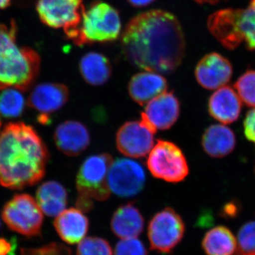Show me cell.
Instances as JSON below:
<instances>
[{"label":"cell","instance_id":"obj_3","mask_svg":"<svg viewBox=\"0 0 255 255\" xmlns=\"http://www.w3.org/2000/svg\"><path fill=\"white\" fill-rule=\"evenodd\" d=\"M16 33L14 21L9 26L0 24V90L14 88L26 91L39 73V55L31 48H18Z\"/></svg>","mask_w":255,"mask_h":255},{"label":"cell","instance_id":"obj_13","mask_svg":"<svg viewBox=\"0 0 255 255\" xmlns=\"http://www.w3.org/2000/svg\"><path fill=\"white\" fill-rule=\"evenodd\" d=\"M154 143V134L140 121L126 122L116 135V145L119 152L133 158L145 157L150 153Z\"/></svg>","mask_w":255,"mask_h":255},{"label":"cell","instance_id":"obj_7","mask_svg":"<svg viewBox=\"0 0 255 255\" xmlns=\"http://www.w3.org/2000/svg\"><path fill=\"white\" fill-rule=\"evenodd\" d=\"M147 166L154 177L169 183L182 182L189 173L182 150L174 142L160 139L149 153Z\"/></svg>","mask_w":255,"mask_h":255},{"label":"cell","instance_id":"obj_20","mask_svg":"<svg viewBox=\"0 0 255 255\" xmlns=\"http://www.w3.org/2000/svg\"><path fill=\"white\" fill-rule=\"evenodd\" d=\"M89 220L82 211L78 209H65L56 216L54 227L58 236L70 245L80 243L88 232Z\"/></svg>","mask_w":255,"mask_h":255},{"label":"cell","instance_id":"obj_26","mask_svg":"<svg viewBox=\"0 0 255 255\" xmlns=\"http://www.w3.org/2000/svg\"><path fill=\"white\" fill-rule=\"evenodd\" d=\"M241 100L248 107L255 108V70H248L235 83Z\"/></svg>","mask_w":255,"mask_h":255},{"label":"cell","instance_id":"obj_22","mask_svg":"<svg viewBox=\"0 0 255 255\" xmlns=\"http://www.w3.org/2000/svg\"><path fill=\"white\" fill-rule=\"evenodd\" d=\"M36 201L43 214L55 217L65 211L68 204V192L59 182L48 181L38 187Z\"/></svg>","mask_w":255,"mask_h":255},{"label":"cell","instance_id":"obj_23","mask_svg":"<svg viewBox=\"0 0 255 255\" xmlns=\"http://www.w3.org/2000/svg\"><path fill=\"white\" fill-rule=\"evenodd\" d=\"M80 72L85 81L92 86L105 85L112 75L110 60L100 53L90 52L80 62Z\"/></svg>","mask_w":255,"mask_h":255},{"label":"cell","instance_id":"obj_2","mask_svg":"<svg viewBox=\"0 0 255 255\" xmlns=\"http://www.w3.org/2000/svg\"><path fill=\"white\" fill-rule=\"evenodd\" d=\"M48 152L36 130L23 123H10L0 132V186L21 189L44 176Z\"/></svg>","mask_w":255,"mask_h":255},{"label":"cell","instance_id":"obj_19","mask_svg":"<svg viewBox=\"0 0 255 255\" xmlns=\"http://www.w3.org/2000/svg\"><path fill=\"white\" fill-rule=\"evenodd\" d=\"M144 225L143 216L132 203L119 206L111 220L112 232L121 239L138 237L143 231Z\"/></svg>","mask_w":255,"mask_h":255},{"label":"cell","instance_id":"obj_16","mask_svg":"<svg viewBox=\"0 0 255 255\" xmlns=\"http://www.w3.org/2000/svg\"><path fill=\"white\" fill-rule=\"evenodd\" d=\"M55 145L68 156H78L90 145V134L86 126L77 121H66L55 129Z\"/></svg>","mask_w":255,"mask_h":255},{"label":"cell","instance_id":"obj_37","mask_svg":"<svg viewBox=\"0 0 255 255\" xmlns=\"http://www.w3.org/2000/svg\"><path fill=\"white\" fill-rule=\"evenodd\" d=\"M11 0H0V9H6L11 4Z\"/></svg>","mask_w":255,"mask_h":255},{"label":"cell","instance_id":"obj_8","mask_svg":"<svg viewBox=\"0 0 255 255\" xmlns=\"http://www.w3.org/2000/svg\"><path fill=\"white\" fill-rule=\"evenodd\" d=\"M185 233V223L180 215L166 207L152 216L147 227V237L152 251L169 254L180 243Z\"/></svg>","mask_w":255,"mask_h":255},{"label":"cell","instance_id":"obj_24","mask_svg":"<svg viewBox=\"0 0 255 255\" xmlns=\"http://www.w3.org/2000/svg\"><path fill=\"white\" fill-rule=\"evenodd\" d=\"M201 246L207 255H233L237 251L236 237L231 230L223 226H216L208 231Z\"/></svg>","mask_w":255,"mask_h":255},{"label":"cell","instance_id":"obj_11","mask_svg":"<svg viewBox=\"0 0 255 255\" xmlns=\"http://www.w3.org/2000/svg\"><path fill=\"white\" fill-rule=\"evenodd\" d=\"M146 176L143 167L132 159H117L109 171L110 190L120 197H132L145 187Z\"/></svg>","mask_w":255,"mask_h":255},{"label":"cell","instance_id":"obj_30","mask_svg":"<svg viewBox=\"0 0 255 255\" xmlns=\"http://www.w3.org/2000/svg\"><path fill=\"white\" fill-rule=\"evenodd\" d=\"M20 255H72V251L65 245L53 243L41 248H23Z\"/></svg>","mask_w":255,"mask_h":255},{"label":"cell","instance_id":"obj_21","mask_svg":"<svg viewBox=\"0 0 255 255\" xmlns=\"http://www.w3.org/2000/svg\"><path fill=\"white\" fill-rule=\"evenodd\" d=\"M203 148L212 157L221 158L231 154L236 145V137L230 128L214 124L208 128L201 139Z\"/></svg>","mask_w":255,"mask_h":255},{"label":"cell","instance_id":"obj_18","mask_svg":"<svg viewBox=\"0 0 255 255\" xmlns=\"http://www.w3.org/2000/svg\"><path fill=\"white\" fill-rule=\"evenodd\" d=\"M208 108L210 115L218 122L232 124L241 115V100L232 87L223 86L211 96Z\"/></svg>","mask_w":255,"mask_h":255},{"label":"cell","instance_id":"obj_39","mask_svg":"<svg viewBox=\"0 0 255 255\" xmlns=\"http://www.w3.org/2000/svg\"><path fill=\"white\" fill-rule=\"evenodd\" d=\"M0 127H1V122H0Z\"/></svg>","mask_w":255,"mask_h":255},{"label":"cell","instance_id":"obj_38","mask_svg":"<svg viewBox=\"0 0 255 255\" xmlns=\"http://www.w3.org/2000/svg\"><path fill=\"white\" fill-rule=\"evenodd\" d=\"M233 255H255V253H251V254H243V253H240V252L236 251V253Z\"/></svg>","mask_w":255,"mask_h":255},{"label":"cell","instance_id":"obj_25","mask_svg":"<svg viewBox=\"0 0 255 255\" xmlns=\"http://www.w3.org/2000/svg\"><path fill=\"white\" fill-rule=\"evenodd\" d=\"M25 104L21 91L14 88L5 89L0 93V116L6 119L16 118L22 114Z\"/></svg>","mask_w":255,"mask_h":255},{"label":"cell","instance_id":"obj_15","mask_svg":"<svg viewBox=\"0 0 255 255\" xmlns=\"http://www.w3.org/2000/svg\"><path fill=\"white\" fill-rule=\"evenodd\" d=\"M69 90L59 83H43L34 87L28 99V105L41 114L42 122L46 123L48 114L55 113L67 103Z\"/></svg>","mask_w":255,"mask_h":255},{"label":"cell","instance_id":"obj_33","mask_svg":"<svg viewBox=\"0 0 255 255\" xmlns=\"http://www.w3.org/2000/svg\"><path fill=\"white\" fill-rule=\"evenodd\" d=\"M238 214V206L236 203L231 202L228 203L226 205L223 206L222 210H221V216L225 218H232L236 217Z\"/></svg>","mask_w":255,"mask_h":255},{"label":"cell","instance_id":"obj_9","mask_svg":"<svg viewBox=\"0 0 255 255\" xmlns=\"http://www.w3.org/2000/svg\"><path fill=\"white\" fill-rule=\"evenodd\" d=\"M1 216L10 229L23 236L32 237L41 233L43 212L28 194L15 195L4 206Z\"/></svg>","mask_w":255,"mask_h":255},{"label":"cell","instance_id":"obj_34","mask_svg":"<svg viewBox=\"0 0 255 255\" xmlns=\"http://www.w3.org/2000/svg\"><path fill=\"white\" fill-rule=\"evenodd\" d=\"M14 243L8 242L4 238H0V255H11L14 251Z\"/></svg>","mask_w":255,"mask_h":255},{"label":"cell","instance_id":"obj_5","mask_svg":"<svg viewBox=\"0 0 255 255\" xmlns=\"http://www.w3.org/2000/svg\"><path fill=\"white\" fill-rule=\"evenodd\" d=\"M122 21L118 11L108 3L96 1L82 11L81 22L73 41L77 46L116 41Z\"/></svg>","mask_w":255,"mask_h":255},{"label":"cell","instance_id":"obj_32","mask_svg":"<svg viewBox=\"0 0 255 255\" xmlns=\"http://www.w3.org/2000/svg\"><path fill=\"white\" fill-rule=\"evenodd\" d=\"M76 206L78 209L83 213L90 212L94 207L93 200L85 196H78L76 201Z\"/></svg>","mask_w":255,"mask_h":255},{"label":"cell","instance_id":"obj_29","mask_svg":"<svg viewBox=\"0 0 255 255\" xmlns=\"http://www.w3.org/2000/svg\"><path fill=\"white\" fill-rule=\"evenodd\" d=\"M114 255H147L143 243L137 238L122 239L117 243Z\"/></svg>","mask_w":255,"mask_h":255},{"label":"cell","instance_id":"obj_14","mask_svg":"<svg viewBox=\"0 0 255 255\" xmlns=\"http://www.w3.org/2000/svg\"><path fill=\"white\" fill-rule=\"evenodd\" d=\"M233 67L229 60L216 53L205 55L195 69L198 83L206 90L221 88L231 80Z\"/></svg>","mask_w":255,"mask_h":255},{"label":"cell","instance_id":"obj_35","mask_svg":"<svg viewBox=\"0 0 255 255\" xmlns=\"http://www.w3.org/2000/svg\"><path fill=\"white\" fill-rule=\"evenodd\" d=\"M129 4L135 7H142L153 2L155 0H127Z\"/></svg>","mask_w":255,"mask_h":255},{"label":"cell","instance_id":"obj_31","mask_svg":"<svg viewBox=\"0 0 255 255\" xmlns=\"http://www.w3.org/2000/svg\"><path fill=\"white\" fill-rule=\"evenodd\" d=\"M244 130L247 138L255 144V108L247 114L244 122Z\"/></svg>","mask_w":255,"mask_h":255},{"label":"cell","instance_id":"obj_27","mask_svg":"<svg viewBox=\"0 0 255 255\" xmlns=\"http://www.w3.org/2000/svg\"><path fill=\"white\" fill-rule=\"evenodd\" d=\"M76 255H113V251L104 238L88 237L79 243Z\"/></svg>","mask_w":255,"mask_h":255},{"label":"cell","instance_id":"obj_17","mask_svg":"<svg viewBox=\"0 0 255 255\" xmlns=\"http://www.w3.org/2000/svg\"><path fill=\"white\" fill-rule=\"evenodd\" d=\"M168 84L162 75L145 71L135 74L128 85V92L135 103L143 106L167 91Z\"/></svg>","mask_w":255,"mask_h":255},{"label":"cell","instance_id":"obj_6","mask_svg":"<svg viewBox=\"0 0 255 255\" xmlns=\"http://www.w3.org/2000/svg\"><path fill=\"white\" fill-rule=\"evenodd\" d=\"M113 157L109 153L96 154L87 157L79 169L76 178L78 196L92 200L105 201L110 199L109 171Z\"/></svg>","mask_w":255,"mask_h":255},{"label":"cell","instance_id":"obj_1","mask_svg":"<svg viewBox=\"0 0 255 255\" xmlns=\"http://www.w3.org/2000/svg\"><path fill=\"white\" fill-rule=\"evenodd\" d=\"M126 59L137 68L169 74L180 66L185 38L180 23L171 13L152 10L132 18L122 37Z\"/></svg>","mask_w":255,"mask_h":255},{"label":"cell","instance_id":"obj_36","mask_svg":"<svg viewBox=\"0 0 255 255\" xmlns=\"http://www.w3.org/2000/svg\"><path fill=\"white\" fill-rule=\"evenodd\" d=\"M196 2L199 4H216L219 1H223V0H194Z\"/></svg>","mask_w":255,"mask_h":255},{"label":"cell","instance_id":"obj_10","mask_svg":"<svg viewBox=\"0 0 255 255\" xmlns=\"http://www.w3.org/2000/svg\"><path fill=\"white\" fill-rule=\"evenodd\" d=\"M82 0H38L36 10L42 22L49 27L63 28L73 40L81 22Z\"/></svg>","mask_w":255,"mask_h":255},{"label":"cell","instance_id":"obj_4","mask_svg":"<svg viewBox=\"0 0 255 255\" xmlns=\"http://www.w3.org/2000/svg\"><path fill=\"white\" fill-rule=\"evenodd\" d=\"M208 27L228 49L243 44L248 50L255 51V0H251L245 9L216 11L209 18Z\"/></svg>","mask_w":255,"mask_h":255},{"label":"cell","instance_id":"obj_12","mask_svg":"<svg viewBox=\"0 0 255 255\" xmlns=\"http://www.w3.org/2000/svg\"><path fill=\"white\" fill-rule=\"evenodd\" d=\"M180 103L174 92H164L150 101L141 113L140 122L152 133L171 128L179 119Z\"/></svg>","mask_w":255,"mask_h":255},{"label":"cell","instance_id":"obj_28","mask_svg":"<svg viewBox=\"0 0 255 255\" xmlns=\"http://www.w3.org/2000/svg\"><path fill=\"white\" fill-rule=\"evenodd\" d=\"M238 250L243 254L255 253V221L245 223L238 234Z\"/></svg>","mask_w":255,"mask_h":255}]
</instances>
